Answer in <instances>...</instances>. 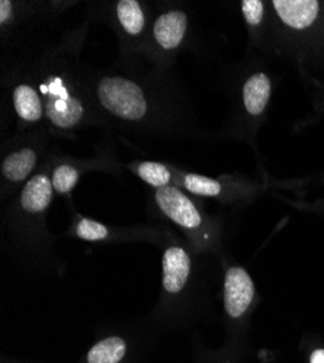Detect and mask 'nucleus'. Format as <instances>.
Here are the masks:
<instances>
[{"label": "nucleus", "mask_w": 324, "mask_h": 363, "mask_svg": "<svg viewBox=\"0 0 324 363\" xmlns=\"http://www.w3.org/2000/svg\"><path fill=\"white\" fill-rule=\"evenodd\" d=\"M191 272L188 253L181 247H170L163 256V286L170 294L184 289Z\"/></svg>", "instance_id": "39448f33"}, {"label": "nucleus", "mask_w": 324, "mask_h": 363, "mask_svg": "<svg viewBox=\"0 0 324 363\" xmlns=\"http://www.w3.org/2000/svg\"><path fill=\"white\" fill-rule=\"evenodd\" d=\"M76 233L80 238L87 240V241L104 240L108 235V230L105 225H102L101 223H96L94 220H87V218H83L79 223Z\"/></svg>", "instance_id": "f3484780"}, {"label": "nucleus", "mask_w": 324, "mask_h": 363, "mask_svg": "<svg viewBox=\"0 0 324 363\" xmlns=\"http://www.w3.org/2000/svg\"><path fill=\"white\" fill-rule=\"evenodd\" d=\"M186 33V15L179 11H172L162 15L155 23V37L164 50L179 47Z\"/></svg>", "instance_id": "0eeeda50"}, {"label": "nucleus", "mask_w": 324, "mask_h": 363, "mask_svg": "<svg viewBox=\"0 0 324 363\" xmlns=\"http://www.w3.org/2000/svg\"><path fill=\"white\" fill-rule=\"evenodd\" d=\"M12 15V4L8 0H2L0 2V22L5 23Z\"/></svg>", "instance_id": "6ab92c4d"}, {"label": "nucleus", "mask_w": 324, "mask_h": 363, "mask_svg": "<svg viewBox=\"0 0 324 363\" xmlns=\"http://www.w3.org/2000/svg\"><path fill=\"white\" fill-rule=\"evenodd\" d=\"M156 202L163 213L176 224L185 228L201 225V214L195 205L178 188L164 186L156 192Z\"/></svg>", "instance_id": "7ed1b4c3"}, {"label": "nucleus", "mask_w": 324, "mask_h": 363, "mask_svg": "<svg viewBox=\"0 0 324 363\" xmlns=\"http://www.w3.org/2000/svg\"><path fill=\"white\" fill-rule=\"evenodd\" d=\"M116 15L128 34L138 35L143 31L144 13L135 0H121L116 6Z\"/></svg>", "instance_id": "ddd939ff"}, {"label": "nucleus", "mask_w": 324, "mask_h": 363, "mask_svg": "<svg viewBox=\"0 0 324 363\" xmlns=\"http://www.w3.org/2000/svg\"><path fill=\"white\" fill-rule=\"evenodd\" d=\"M255 298V285L243 267H230L224 281V307L231 318L246 314Z\"/></svg>", "instance_id": "f03ea898"}, {"label": "nucleus", "mask_w": 324, "mask_h": 363, "mask_svg": "<svg viewBox=\"0 0 324 363\" xmlns=\"http://www.w3.org/2000/svg\"><path fill=\"white\" fill-rule=\"evenodd\" d=\"M272 6L282 23L296 31L311 28L321 11L317 0H274Z\"/></svg>", "instance_id": "20e7f679"}, {"label": "nucleus", "mask_w": 324, "mask_h": 363, "mask_svg": "<svg viewBox=\"0 0 324 363\" xmlns=\"http://www.w3.org/2000/svg\"><path fill=\"white\" fill-rule=\"evenodd\" d=\"M137 172L144 182L159 189L167 186V184L170 182V172L162 163H155V162L141 163Z\"/></svg>", "instance_id": "4468645a"}, {"label": "nucleus", "mask_w": 324, "mask_h": 363, "mask_svg": "<svg viewBox=\"0 0 324 363\" xmlns=\"http://www.w3.org/2000/svg\"><path fill=\"white\" fill-rule=\"evenodd\" d=\"M79 180V172L72 166H60L52 173V186L57 192H70Z\"/></svg>", "instance_id": "dca6fc26"}, {"label": "nucleus", "mask_w": 324, "mask_h": 363, "mask_svg": "<svg viewBox=\"0 0 324 363\" xmlns=\"http://www.w3.org/2000/svg\"><path fill=\"white\" fill-rule=\"evenodd\" d=\"M310 363H324V349H317L310 356Z\"/></svg>", "instance_id": "aec40b11"}, {"label": "nucleus", "mask_w": 324, "mask_h": 363, "mask_svg": "<svg viewBox=\"0 0 324 363\" xmlns=\"http://www.w3.org/2000/svg\"><path fill=\"white\" fill-rule=\"evenodd\" d=\"M13 104L18 115L25 121H38L43 116L41 101L31 86H18L13 92Z\"/></svg>", "instance_id": "9b49d317"}, {"label": "nucleus", "mask_w": 324, "mask_h": 363, "mask_svg": "<svg viewBox=\"0 0 324 363\" xmlns=\"http://www.w3.org/2000/svg\"><path fill=\"white\" fill-rule=\"evenodd\" d=\"M242 12L250 26H257L262 23L264 16V4L260 0H243Z\"/></svg>", "instance_id": "a211bd4d"}, {"label": "nucleus", "mask_w": 324, "mask_h": 363, "mask_svg": "<svg viewBox=\"0 0 324 363\" xmlns=\"http://www.w3.org/2000/svg\"><path fill=\"white\" fill-rule=\"evenodd\" d=\"M37 156L34 153V150L31 148H22L16 153L9 155L4 164H2V172L6 179L13 180V182H21L29 176V173L33 172L35 166Z\"/></svg>", "instance_id": "9d476101"}, {"label": "nucleus", "mask_w": 324, "mask_h": 363, "mask_svg": "<svg viewBox=\"0 0 324 363\" xmlns=\"http://www.w3.org/2000/svg\"><path fill=\"white\" fill-rule=\"evenodd\" d=\"M52 182L45 174H38L28 182L21 196V205L28 213H41L52 196Z\"/></svg>", "instance_id": "1a4fd4ad"}, {"label": "nucleus", "mask_w": 324, "mask_h": 363, "mask_svg": "<svg viewBox=\"0 0 324 363\" xmlns=\"http://www.w3.org/2000/svg\"><path fill=\"white\" fill-rule=\"evenodd\" d=\"M185 188L199 196H218L221 194L220 182L199 174H186L185 176Z\"/></svg>", "instance_id": "2eb2a0df"}, {"label": "nucleus", "mask_w": 324, "mask_h": 363, "mask_svg": "<svg viewBox=\"0 0 324 363\" xmlns=\"http://www.w3.org/2000/svg\"><path fill=\"white\" fill-rule=\"evenodd\" d=\"M98 96L105 109L123 119L138 121L145 115V98L140 86L131 80L123 77L104 79L98 86Z\"/></svg>", "instance_id": "f257e3e1"}, {"label": "nucleus", "mask_w": 324, "mask_h": 363, "mask_svg": "<svg viewBox=\"0 0 324 363\" xmlns=\"http://www.w3.org/2000/svg\"><path fill=\"white\" fill-rule=\"evenodd\" d=\"M272 84L264 73L252 74L243 86V104L246 111L253 115H262L271 99Z\"/></svg>", "instance_id": "6e6552de"}, {"label": "nucleus", "mask_w": 324, "mask_h": 363, "mask_svg": "<svg viewBox=\"0 0 324 363\" xmlns=\"http://www.w3.org/2000/svg\"><path fill=\"white\" fill-rule=\"evenodd\" d=\"M127 352V345L120 337H109L95 345L87 353V363H118Z\"/></svg>", "instance_id": "f8f14e48"}, {"label": "nucleus", "mask_w": 324, "mask_h": 363, "mask_svg": "<svg viewBox=\"0 0 324 363\" xmlns=\"http://www.w3.org/2000/svg\"><path fill=\"white\" fill-rule=\"evenodd\" d=\"M47 116L58 128H72L83 116V106L79 99L65 95H51L47 102Z\"/></svg>", "instance_id": "423d86ee"}]
</instances>
